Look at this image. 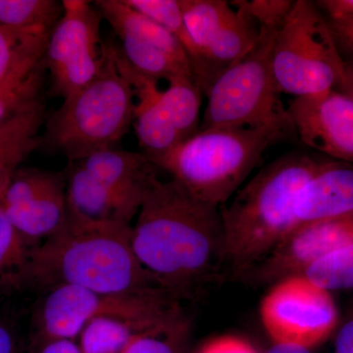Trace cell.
<instances>
[{
  "label": "cell",
  "mask_w": 353,
  "mask_h": 353,
  "mask_svg": "<svg viewBox=\"0 0 353 353\" xmlns=\"http://www.w3.org/2000/svg\"><path fill=\"white\" fill-rule=\"evenodd\" d=\"M64 173L69 212L92 222L132 225L143 201L110 189L76 161L68 162Z\"/></svg>",
  "instance_id": "cell-16"
},
{
  "label": "cell",
  "mask_w": 353,
  "mask_h": 353,
  "mask_svg": "<svg viewBox=\"0 0 353 353\" xmlns=\"http://www.w3.org/2000/svg\"><path fill=\"white\" fill-rule=\"evenodd\" d=\"M34 245L13 226L0 204V283L24 267Z\"/></svg>",
  "instance_id": "cell-29"
},
{
  "label": "cell",
  "mask_w": 353,
  "mask_h": 353,
  "mask_svg": "<svg viewBox=\"0 0 353 353\" xmlns=\"http://www.w3.org/2000/svg\"><path fill=\"white\" fill-rule=\"evenodd\" d=\"M137 216L132 250L161 289L182 301L223 278L229 263L220 208L176 181L158 180Z\"/></svg>",
  "instance_id": "cell-1"
},
{
  "label": "cell",
  "mask_w": 353,
  "mask_h": 353,
  "mask_svg": "<svg viewBox=\"0 0 353 353\" xmlns=\"http://www.w3.org/2000/svg\"><path fill=\"white\" fill-rule=\"evenodd\" d=\"M248 14L261 28L278 31L294 7L292 0H241Z\"/></svg>",
  "instance_id": "cell-31"
},
{
  "label": "cell",
  "mask_w": 353,
  "mask_h": 353,
  "mask_svg": "<svg viewBox=\"0 0 353 353\" xmlns=\"http://www.w3.org/2000/svg\"><path fill=\"white\" fill-rule=\"evenodd\" d=\"M101 73L46 117L41 148L77 161L116 145L134 124V92L105 43Z\"/></svg>",
  "instance_id": "cell-5"
},
{
  "label": "cell",
  "mask_w": 353,
  "mask_h": 353,
  "mask_svg": "<svg viewBox=\"0 0 353 353\" xmlns=\"http://www.w3.org/2000/svg\"><path fill=\"white\" fill-rule=\"evenodd\" d=\"M330 159L294 150L266 165L220 213L228 263L234 276L273 250L301 223L294 213L299 190Z\"/></svg>",
  "instance_id": "cell-3"
},
{
  "label": "cell",
  "mask_w": 353,
  "mask_h": 353,
  "mask_svg": "<svg viewBox=\"0 0 353 353\" xmlns=\"http://www.w3.org/2000/svg\"><path fill=\"white\" fill-rule=\"evenodd\" d=\"M202 65L199 88L206 94L218 78L254 48L261 27L239 1L180 0Z\"/></svg>",
  "instance_id": "cell-10"
},
{
  "label": "cell",
  "mask_w": 353,
  "mask_h": 353,
  "mask_svg": "<svg viewBox=\"0 0 353 353\" xmlns=\"http://www.w3.org/2000/svg\"><path fill=\"white\" fill-rule=\"evenodd\" d=\"M327 22L343 60H353V16Z\"/></svg>",
  "instance_id": "cell-32"
},
{
  "label": "cell",
  "mask_w": 353,
  "mask_h": 353,
  "mask_svg": "<svg viewBox=\"0 0 353 353\" xmlns=\"http://www.w3.org/2000/svg\"><path fill=\"white\" fill-rule=\"evenodd\" d=\"M44 101L0 122V194L26 158L41 148L46 120Z\"/></svg>",
  "instance_id": "cell-20"
},
{
  "label": "cell",
  "mask_w": 353,
  "mask_h": 353,
  "mask_svg": "<svg viewBox=\"0 0 353 353\" xmlns=\"http://www.w3.org/2000/svg\"><path fill=\"white\" fill-rule=\"evenodd\" d=\"M39 312V334L43 343L57 339L77 340L97 318H111L145 331L170 330L185 325L180 301L162 289L134 294H106L75 285L48 290Z\"/></svg>",
  "instance_id": "cell-6"
},
{
  "label": "cell",
  "mask_w": 353,
  "mask_h": 353,
  "mask_svg": "<svg viewBox=\"0 0 353 353\" xmlns=\"http://www.w3.org/2000/svg\"><path fill=\"white\" fill-rule=\"evenodd\" d=\"M131 233L132 225L92 222L68 211L61 228L32 248L6 284L48 290L69 285L106 294L161 289L137 259Z\"/></svg>",
  "instance_id": "cell-2"
},
{
  "label": "cell",
  "mask_w": 353,
  "mask_h": 353,
  "mask_svg": "<svg viewBox=\"0 0 353 353\" xmlns=\"http://www.w3.org/2000/svg\"><path fill=\"white\" fill-rule=\"evenodd\" d=\"M63 14L57 0H0V25L53 31Z\"/></svg>",
  "instance_id": "cell-25"
},
{
  "label": "cell",
  "mask_w": 353,
  "mask_h": 353,
  "mask_svg": "<svg viewBox=\"0 0 353 353\" xmlns=\"http://www.w3.org/2000/svg\"><path fill=\"white\" fill-rule=\"evenodd\" d=\"M265 330L276 343L310 348L324 343L339 324L333 296L305 276L272 285L260 304Z\"/></svg>",
  "instance_id": "cell-11"
},
{
  "label": "cell",
  "mask_w": 353,
  "mask_h": 353,
  "mask_svg": "<svg viewBox=\"0 0 353 353\" xmlns=\"http://www.w3.org/2000/svg\"><path fill=\"white\" fill-rule=\"evenodd\" d=\"M46 74L43 60L29 73L0 83V122L43 101Z\"/></svg>",
  "instance_id": "cell-26"
},
{
  "label": "cell",
  "mask_w": 353,
  "mask_h": 353,
  "mask_svg": "<svg viewBox=\"0 0 353 353\" xmlns=\"http://www.w3.org/2000/svg\"><path fill=\"white\" fill-rule=\"evenodd\" d=\"M185 328V325L175 329L139 332L123 353H179L176 340Z\"/></svg>",
  "instance_id": "cell-30"
},
{
  "label": "cell",
  "mask_w": 353,
  "mask_h": 353,
  "mask_svg": "<svg viewBox=\"0 0 353 353\" xmlns=\"http://www.w3.org/2000/svg\"><path fill=\"white\" fill-rule=\"evenodd\" d=\"M94 6L117 36L126 34L152 44L192 71L189 55L178 39L155 21L128 6L125 0H97Z\"/></svg>",
  "instance_id": "cell-19"
},
{
  "label": "cell",
  "mask_w": 353,
  "mask_h": 353,
  "mask_svg": "<svg viewBox=\"0 0 353 353\" xmlns=\"http://www.w3.org/2000/svg\"><path fill=\"white\" fill-rule=\"evenodd\" d=\"M276 32L261 28L254 48L216 79L205 94L201 130L257 128L290 120L272 65Z\"/></svg>",
  "instance_id": "cell-8"
},
{
  "label": "cell",
  "mask_w": 353,
  "mask_h": 353,
  "mask_svg": "<svg viewBox=\"0 0 353 353\" xmlns=\"http://www.w3.org/2000/svg\"><path fill=\"white\" fill-rule=\"evenodd\" d=\"M303 276L328 292L353 289V243L322 257Z\"/></svg>",
  "instance_id": "cell-28"
},
{
  "label": "cell",
  "mask_w": 353,
  "mask_h": 353,
  "mask_svg": "<svg viewBox=\"0 0 353 353\" xmlns=\"http://www.w3.org/2000/svg\"><path fill=\"white\" fill-rule=\"evenodd\" d=\"M353 212V164L329 160L299 190L294 213L299 223L333 219Z\"/></svg>",
  "instance_id": "cell-17"
},
{
  "label": "cell",
  "mask_w": 353,
  "mask_h": 353,
  "mask_svg": "<svg viewBox=\"0 0 353 353\" xmlns=\"http://www.w3.org/2000/svg\"><path fill=\"white\" fill-rule=\"evenodd\" d=\"M294 134L292 120L201 130L154 165L199 201L220 208L241 189L264 152Z\"/></svg>",
  "instance_id": "cell-4"
},
{
  "label": "cell",
  "mask_w": 353,
  "mask_h": 353,
  "mask_svg": "<svg viewBox=\"0 0 353 353\" xmlns=\"http://www.w3.org/2000/svg\"><path fill=\"white\" fill-rule=\"evenodd\" d=\"M51 32L0 25V83L43 63Z\"/></svg>",
  "instance_id": "cell-21"
},
{
  "label": "cell",
  "mask_w": 353,
  "mask_h": 353,
  "mask_svg": "<svg viewBox=\"0 0 353 353\" xmlns=\"http://www.w3.org/2000/svg\"><path fill=\"white\" fill-rule=\"evenodd\" d=\"M304 145L336 161L353 164V101L336 90L294 97L287 108Z\"/></svg>",
  "instance_id": "cell-14"
},
{
  "label": "cell",
  "mask_w": 353,
  "mask_h": 353,
  "mask_svg": "<svg viewBox=\"0 0 353 353\" xmlns=\"http://www.w3.org/2000/svg\"><path fill=\"white\" fill-rule=\"evenodd\" d=\"M334 353H353V315L339 330Z\"/></svg>",
  "instance_id": "cell-35"
},
{
  "label": "cell",
  "mask_w": 353,
  "mask_h": 353,
  "mask_svg": "<svg viewBox=\"0 0 353 353\" xmlns=\"http://www.w3.org/2000/svg\"><path fill=\"white\" fill-rule=\"evenodd\" d=\"M92 3L63 0V14L48 39L44 66L50 76V92L63 101L92 83L105 64L103 18Z\"/></svg>",
  "instance_id": "cell-9"
},
{
  "label": "cell",
  "mask_w": 353,
  "mask_h": 353,
  "mask_svg": "<svg viewBox=\"0 0 353 353\" xmlns=\"http://www.w3.org/2000/svg\"><path fill=\"white\" fill-rule=\"evenodd\" d=\"M117 69L134 92V124L139 148L153 164L168 155L183 139L165 109L159 81L141 75L128 63L115 44H108Z\"/></svg>",
  "instance_id": "cell-15"
},
{
  "label": "cell",
  "mask_w": 353,
  "mask_h": 353,
  "mask_svg": "<svg viewBox=\"0 0 353 353\" xmlns=\"http://www.w3.org/2000/svg\"><path fill=\"white\" fill-rule=\"evenodd\" d=\"M145 330L111 318H97L88 323L79 336L82 353H123L132 336Z\"/></svg>",
  "instance_id": "cell-27"
},
{
  "label": "cell",
  "mask_w": 353,
  "mask_h": 353,
  "mask_svg": "<svg viewBox=\"0 0 353 353\" xmlns=\"http://www.w3.org/2000/svg\"><path fill=\"white\" fill-rule=\"evenodd\" d=\"M134 10L168 30L185 48L189 55L197 87L202 77V65L199 51L185 24L180 0H125Z\"/></svg>",
  "instance_id": "cell-24"
},
{
  "label": "cell",
  "mask_w": 353,
  "mask_h": 353,
  "mask_svg": "<svg viewBox=\"0 0 353 353\" xmlns=\"http://www.w3.org/2000/svg\"><path fill=\"white\" fill-rule=\"evenodd\" d=\"M0 204L13 226L36 246L57 233L66 220L64 171L20 167L0 194Z\"/></svg>",
  "instance_id": "cell-13"
},
{
  "label": "cell",
  "mask_w": 353,
  "mask_h": 353,
  "mask_svg": "<svg viewBox=\"0 0 353 353\" xmlns=\"http://www.w3.org/2000/svg\"><path fill=\"white\" fill-rule=\"evenodd\" d=\"M167 83L166 88H161L160 99L176 130L185 141L197 132L202 92L194 79L190 77L173 79Z\"/></svg>",
  "instance_id": "cell-22"
},
{
  "label": "cell",
  "mask_w": 353,
  "mask_h": 353,
  "mask_svg": "<svg viewBox=\"0 0 353 353\" xmlns=\"http://www.w3.org/2000/svg\"><path fill=\"white\" fill-rule=\"evenodd\" d=\"M353 243V212L333 219L301 223L265 256L234 278L252 287L273 285L303 275L334 250Z\"/></svg>",
  "instance_id": "cell-12"
},
{
  "label": "cell",
  "mask_w": 353,
  "mask_h": 353,
  "mask_svg": "<svg viewBox=\"0 0 353 353\" xmlns=\"http://www.w3.org/2000/svg\"><path fill=\"white\" fill-rule=\"evenodd\" d=\"M272 65L281 94L309 97L338 87L345 60L314 2L294 1L276 32Z\"/></svg>",
  "instance_id": "cell-7"
},
{
  "label": "cell",
  "mask_w": 353,
  "mask_h": 353,
  "mask_svg": "<svg viewBox=\"0 0 353 353\" xmlns=\"http://www.w3.org/2000/svg\"><path fill=\"white\" fill-rule=\"evenodd\" d=\"M0 353H17L13 331L0 320Z\"/></svg>",
  "instance_id": "cell-38"
},
{
  "label": "cell",
  "mask_w": 353,
  "mask_h": 353,
  "mask_svg": "<svg viewBox=\"0 0 353 353\" xmlns=\"http://www.w3.org/2000/svg\"><path fill=\"white\" fill-rule=\"evenodd\" d=\"M199 353H259L248 341L234 336H223L209 341Z\"/></svg>",
  "instance_id": "cell-33"
},
{
  "label": "cell",
  "mask_w": 353,
  "mask_h": 353,
  "mask_svg": "<svg viewBox=\"0 0 353 353\" xmlns=\"http://www.w3.org/2000/svg\"><path fill=\"white\" fill-rule=\"evenodd\" d=\"M314 3L327 20H341L353 16V0H319Z\"/></svg>",
  "instance_id": "cell-34"
},
{
  "label": "cell",
  "mask_w": 353,
  "mask_h": 353,
  "mask_svg": "<svg viewBox=\"0 0 353 353\" xmlns=\"http://www.w3.org/2000/svg\"><path fill=\"white\" fill-rule=\"evenodd\" d=\"M39 353H82V350L76 340L57 339L43 343Z\"/></svg>",
  "instance_id": "cell-36"
},
{
  "label": "cell",
  "mask_w": 353,
  "mask_h": 353,
  "mask_svg": "<svg viewBox=\"0 0 353 353\" xmlns=\"http://www.w3.org/2000/svg\"><path fill=\"white\" fill-rule=\"evenodd\" d=\"M76 162L110 189L143 201L159 180L157 167L141 152L112 148Z\"/></svg>",
  "instance_id": "cell-18"
},
{
  "label": "cell",
  "mask_w": 353,
  "mask_h": 353,
  "mask_svg": "<svg viewBox=\"0 0 353 353\" xmlns=\"http://www.w3.org/2000/svg\"><path fill=\"white\" fill-rule=\"evenodd\" d=\"M334 90L347 95L353 101V60H345L343 77Z\"/></svg>",
  "instance_id": "cell-37"
},
{
  "label": "cell",
  "mask_w": 353,
  "mask_h": 353,
  "mask_svg": "<svg viewBox=\"0 0 353 353\" xmlns=\"http://www.w3.org/2000/svg\"><path fill=\"white\" fill-rule=\"evenodd\" d=\"M118 37L121 41L119 50L123 57L141 75L166 83L180 77L194 79L192 71L179 64L157 46L126 34Z\"/></svg>",
  "instance_id": "cell-23"
},
{
  "label": "cell",
  "mask_w": 353,
  "mask_h": 353,
  "mask_svg": "<svg viewBox=\"0 0 353 353\" xmlns=\"http://www.w3.org/2000/svg\"><path fill=\"white\" fill-rule=\"evenodd\" d=\"M266 353H312L308 348L299 347V345H285V343H276Z\"/></svg>",
  "instance_id": "cell-39"
}]
</instances>
